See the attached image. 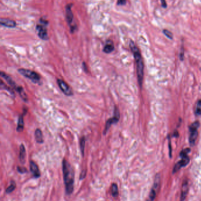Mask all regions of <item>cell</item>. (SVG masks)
Here are the masks:
<instances>
[{
  "mask_svg": "<svg viewBox=\"0 0 201 201\" xmlns=\"http://www.w3.org/2000/svg\"><path fill=\"white\" fill-rule=\"evenodd\" d=\"M62 168L66 193L69 195L72 194L74 191V170L71 164L66 159L63 160Z\"/></svg>",
  "mask_w": 201,
  "mask_h": 201,
  "instance_id": "1",
  "label": "cell"
},
{
  "mask_svg": "<svg viewBox=\"0 0 201 201\" xmlns=\"http://www.w3.org/2000/svg\"><path fill=\"white\" fill-rule=\"evenodd\" d=\"M130 48L131 51L133 54L136 64V70L137 75V80L140 87L142 86V83L143 81L144 76V64L143 59L137 46L135 45L134 42L132 40L130 41Z\"/></svg>",
  "mask_w": 201,
  "mask_h": 201,
  "instance_id": "2",
  "label": "cell"
},
{
  "mask_svg": "<svg viewBox=\"0 0 201 201\" xmlns=\"http://www.w3.org/2000/svg\"><path fill=\"white\" fill-rule=\"evenodd\" d=\"M18 72L22 76L30 80L33 83L38 84L40 82L41 77L40 75L35 71L27 69L20 68L18 69Z\"/></svg>",
  "mask_w": 201,
  "mask_h": 201,
  "instance_id": "3",
  "label": "cell"
},
{
  "mask_svg": "<svg viewBox=\"0 0 201 201\" xmlns=\"http://www.w3.org/2000/svg\"><path fill=\"white\" fill-rule=\"evenodd\" d=\"M40 24H37L36 29L38 31V37L43 40H47L48 39L47 31L45 26L48 24V21L41 18L40 20Z\"/></svg>",
  "mask_w": 201,
  "mask_h": 201,
  "instance_id": "4",
  "label": "cell"
},
{
  "mask_svg": "<svg viewBox=\"0 0 201 201\" xmlns=\"http://www.w3.org/2000/svg\"><path fill=\"white\" fill-rule=\"evenodd\" d=\"M199 127V122L198 121H195L193 123H192L191 126L189 127V131H190V135H189V143L191 146H194L196 140L197 139L198 132V129Z\"/></svg>",
  "mask_w": 201,
  "mask_h": 201,
  "instance_id": "5",
  "label": "cell"
},
{
  "mask_svg": "<svg viewBox=\"0 0 201 201\" xmlns=\"http://www.w3.org/2000/svg\"><path fill=\"white\" fill-rule=\"evenodd\" d=\"M120 119V112L119 111V109L117 108L116 106L114 107V116L112 118L109 119L106 123L105 128L103 131V135H106L109 131V128H110L111 125L112 124H115L117 123Z\"/></svg>",
  "mask_w": 201,
  "mask_h": 201,
  "instance_id": "6",
  "label": "cell"
},
{
  "mask_svg": "<svg viewBox=\"0 0 201 201\" xmlns=\"http://www.w3.org/2000/svg\"><path fill=\"white\" fill-rule=\"evenodd\" d=\"M160 184V177L159 175L157 174L154 181V184L152 190L150 191L149 196L146 201H154L156 196V191L158 189L159 186Z\"/></svg>",
  "mask_w": 201,
  "mask_h": 201,
  "instance_id": "7",
  "label": "cell"
},
{
  "mask_svg": "<svg viewBox=\"0 0 201 201\" xmlns=\"http://www.w3.org/2000/svg\"><path fill=\"white\" fill-rule=\"evenodd\" d=\"M58 85L61 89V91L67 96H72L73 95V92L70 87L63 80L61 79L57 80Z\"/></svg>",
  "mask_w": 201,
  "mask_h": 201,
  "instance_id": "8",
  "label": "cell"
},
{
  "mask_svg": "<svg viewBox=\"0 0 201 201\" xmlns=\"http://www.w3.org/2000/svg\"><path fill=\"white\" fill-rule=\"evenodd\" d=\"M181 158H182V159L181 161H179L177 164H176V165H174V166L173 168V173L178 172L181 168H183V167H185V166H186L190 161L189 158L188 157V155L182 157Z\"/></svg>",
  "mask_w": 201,
  "mask_h": 201,
  "instance_id": "9",
  "label": "cell"
},
{
  "mask_svg": "<svg viewBox=\"0 0 201 201\" xmlns=\"http://www.w3.org/2000/svg\"><path fill=\"white\" fill-rule=\"evenodd\" d=\"M73 6V4H68L66 7V20L68 24L71 27L73 20V14L71 10V7Z\"/></svg>",
  "mask_w": 201,
  "mask_h": 201,
  "instance_id": "10",
  "label": "cell"
},
{
  "mask_svg": "<svg viewBox=\"0 0 201 201\" xmlns=\"http://www.w3.org/2000/svg\"><path fill=\"white\" fill-rule=\"evenodd\" d=\"M30 171L35 178H38L40 177L41 174H40V171L38 168V165L36 164L35 162L33 161H30Z\"/></svg>",
  "mask_w": 201,
  "mask_h": 201,
  "instance_id": "11",
  "label": "cell"
},
{
  "mask_svg": "<svg viewBox=\"0 0 201 201\" xmlns=\"http://www.w3.org/2000/svg\"><path fill=\"white\" fill-rule=\"evenodd\" d=\"M189 190V185H188V181L186 179L184 181L182 185V189H181V201H184L187 196L188 192Z\"/></svg>",
  "mask_w": 201,
  "mask_h": 201,
  "instance_id": "12",
  "label": "cell"
},
{
  "mask_svg": "<svg viewBox=\"0 0 201 201\" xmlns=\"http://www.w3.org/2000/svg\"><path fill=\"white\" fill-rule=\"evenodd\" d=\"M19 161L20 163L22 165L26 163V148L23 144H21L20 146V152H19Z\"/></svg>",
  "mask_w": 201,
  "mask_h": 201,
  "instance_id": "13",
  "label": "cell"
},
{
  "mask_svg": "<svg viewBox=\"0 0 201 201\" xmlns=\"http://www.w3.org/2000/svg\"><path fill=\"white\" fill-rule=\"evenodd\" d=\"M0 23H1L2 26L8 28H14L16 27V22L10 19L1 18Z\"/></svg>",
  "mask_w": 201,
  "mask_h": 201,
  "instance_id": "14",
  "label": "cell"
},
{
  "mask_svg": "<svg viewBox=\"0 0 201 201\" xmlns=\"http://www.w3.org/2000/svg\"><path fill=\"white\" fill-rule=\"evenodd\" d=\"M114 49V46L113 42L112 41H107L103 47V51L106 54H110L113 52Z\"/></svg>",
  "mask_w": 201,
  "mask_h": 201,
  "instance_id": "15",
  "label": "cell"
},
{
  "mask_svg": "<svg viewBox=\"0 0 201 201\" xmlns=\"http://www.w3.org/2000/svg\"><path fill=\"white\" fill-rule=\"evenodd\" d=\"M24 114L20 115L18 120V123H17V131L18 132H22L24 130V119H23V115Z\"/></svg>",
  "mask_w": 201,
  "mask_h": 201,
  "instance_id": "16",
  "label": "cell"
},
{
  "mask_svg": "<svg viewBox=\"0 0 201 201\" xmlns=\"http://www.w3.org/2000/svg\"><path fill=\"white\" fill-rule=\"evenodd\" d=\"M35 138H36V141L37 143H43L44 142L43 133L38 128L36 129L35 131Z\"/></svg>",
  "mask_w": 201,
  "mask_h": 201,
  "instance_id": "17",
  "label": "cell"
},
{
  "mask_svg": "<svg viewBox=\"0 0 201 201\" xmlns=\"http://www.w3.org/2000/svg\"><path fill=\"white\" fill-rule=\"evenodd\" d=\"M16 183L14 181H11L10 182V186H8V188L6 189V193L8 194V193H11V192H13L16 188Z\"/></svg>",
  "mask_w": 201,
  "mask_h": 201,
  "instance_id": "18",
  "label": "cell"
},
{
  "mask_svg": "<svg viewBox=\"0 0 201 201\" xmlns=\"http://www.w3.org/2000/svg\"><path fill=\"white\" fill-rule=\"evenodd\" d=\"M111 191H112V195L113 197L116 198L119 195V189H118L117 185L116 184L114 183L112 185Z\"/></svg>",
  "mask_w": 201,
  "mask_h": 201,
  "instance_id": "19",
  "label": "cell"
},
{
  "mask_svg": "<svg viewBox=\"0 0 201 201\" xmlns=\"http://www.w3.org/2000/svg\"><path fill=\"white\" fill-rule=\"evenodd\" d=\"M85 145H86V138L83 137L80 141V150L82 154V155L84 156V149H85Z\"/></svg>",
  "mask_w": 201,
  "mask_h": 201,
  "instance_id": "20",
  "label": "cell"
},
{
  "mask_svg": "<svg viewBox=\"0 0 201 201\" xmlns=\"http://www.w3.org/2000/svg\"><path fill=\"white\" fill-rule=\"evenodd\" d=\"M195 114L196 115H201V100H199L196 103L195 108Z\"/></svg>",
  "mask_w": 201,
  "mask_h": 201,
  "instance_id": "21",
  "label": "cell"
},
{
  "mask_svg": "<svg viewBox=\"0 0 201 201\" xmlns=\"http://www.w3.org/2000/svg\"><path fill=\"white\" fill-rule=\"evenodd\" d=\"M163 33L164 34V35L167 37V38H168L169 39H170V40H172L173 39V34H172V33L170 32V31H169V30H166V29H164L163 30Z\"/></svg>",
  "mask_w": 201,
  "mask_h": 201,
  "instance_id": "22",
  "label": "cell"
},
{
  "mask_svg": "<svg viewBox=\"0 0 201 201\" xmlns=\"http://www.w3.org/2000/svg\"><path fill=\"white\" fill-rule=\"evenodd\" d=\"M191 151V149L190 148H186L183 149L182 151L180 153V157H184V156H186L188 155V154Z\"/></svg>",
  "mask_w": 201,
  "mask_h": 201,
  "instance_id": "23",
  "label": "cell"
},
{
  "mask_svg": "<svg viewBox=\"0 0 201 201\" xmlns=\"http://www.w3.org/2000/svg\"><path fill=\"white\" fill-rule=\"evenodd\" d=\"M17 171L21 173V174H24L25 173H27V169L25 168V167H23V166H18L17 167Z\"/></svg>",
  "mask_w": 201,
  "mask_h": 201,
  "instance_id": "24",
  "label": "cell"
},
{
  "mask_svg": "<svg viewBox=\"0 0 201 201\" xmlns=\"http://www.w3.org/2000/svg\"><path fill=\"white\" fill-rule=\"evenodd\" d=\"M126 3V0H117V4L118 6H123Z\"/></svg>",
  "mask_w": 201,
  "mask_h": 201,
  "instance_id": "25",
  "label": "cell"
},
{
  "mask_svg": "<svg viewBox=\"0 0 201 201\" xmlns=\"http://www.w3.org/2000/svg\"><path fill=\"white\" fill-rule=\"evenodd\" d=\"M86 171H85V170L83 171L82 172V173H80V180H82L83 179L85 178L86 177Z\"/></svg>",
  "mask_w": 201,
  "mask_h": 201,
  "instance_id": "26",
  "label": "cell"
},
{
  "mask_svg": "<svg viewBox=\"0 0 201 201\" xmlns=\"http://www.w3.org/2000/svg\"><path fill=\"white\" fill-rule=\"evenodd\" d=\"M161 4H162V7L166 8L167 7V4H166V3L165 0H161Z\"/></svg>",
  "mask_w": 201,
  "mask_h": 201,
  "instance_id": "27",
  "label": "cell"
},
{
  "mask_svg": "<svg viewBox=\"0 0 201 201\" xmlns=\"http://www.w3.org/2000/svg\"><path fill=\"white\" fill-rule=\"evenodd\" d=\"M169 156L171 158L172 157V148H171V145H170V141H169Z\"/></svg>",
  "mask_w": 201,
  "mask_h": 201,
  "instance_id": "28",
  "label": "cell"
},
{
  "mask_svg": "<svg viewBox=\"0 0 201 201\" xmlns=\"http://www.w3.org/2000/svg\"><path fill=\"white\" fill-rule=\"evenodd\" d=\"M179 136V134H178V131H175L173 134V137H178Z\"/></svg>",
  "mask_w": 201,
  "mask_h": 201,
  "instance_id": "29",
  "label": "cell"
},
{
  "mask_svg": "<svg viewBox=\"0 0 201 201\" xmlns=\"http://www.w3.org/2000/svg\"><path fill=\"white\" fill-rule=\"evenodd\" d=\"M83 69L84 70V71L87 72V66H86V64L85 62L83 63Z\"/></svg>",
  "mask_w": 201,
  "mask_h": 201,
  "instance_id": "30",
  "label": "cell"
}]
</instances>
